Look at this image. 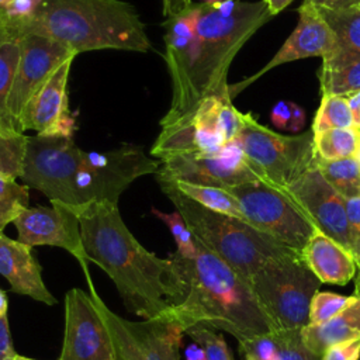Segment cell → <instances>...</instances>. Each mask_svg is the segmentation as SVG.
Listing matches in <instances>:
<instances>
[{
	"label": "cell",
	"mask_w": 360,
	"mask_h": 360,
	"mask_svg": "<svg viewBox=\"0 0 360 360\" xmlns=\"http://www.w3.org/2000/svg\"><path fill=\"white\" fill-rule=\"evenodd\" d=\"M75 212L89 262L107 273L129 312L150 319L183 302L184 284L176 264L136 240L122 221L118 204L94 201Z\"/></svg>",
	"instance_id": "6da1fadb"
},
{
	"label": "cell",
	"mask_w": 360,
	"mask_h": 360,
	"mask_svg": "<svg viewBox=\"0 0 360 360\" xmlns=\"http://www.w3.org/2000/svg\"><path fill=\"white\" fill-rule=\"evenodd\" d=\"M197 240V239H195ZM184 284V300L166 316L186 330L205 326L232 335L238 343L277 332L248 281L197 240V253L169 255Z\"/></svg>",
	"instance_id": "7a4b0ae2"
},
{
	"label": "cell",
	"mask_w": 360,
	"mask_h": 360,
	"mask_svg": "<svg viewBox=\"0 0 360 360\" xmlns=\"http://www.w3.org/2000/svg\"><path fill=\"white\" fill-rule=\"evenodd\" d=\"M271 17L266 1L240 3L229 17L201 3L195 39L181 76L172 83V101L160 120L170 127L188 117L210 96H231L226 82L231 62L243 44Z\"/></svg>",
	"instance_id": "3957f363"
},
{
	"label": "cell",
	"mask_w": 360,
	"mask_h": 360,
	"mask_svg": "<svg viewBox=\"0 0 360 360\" xmlns=\"http://www.w3.org/2000/svg\"><path fill=\"white\" fill-rule=\"evenodd\" d=\"M14 34L52 38L76 55L101 49H150L138 11L122 0H42L37 15Z\"/></svg>",
	"instance_id": "277c9868"
},
{
	"label": "cell",
	"mask_w": 360,
	"mask_h": 360,
	"mask_svg": "<svg viewBox=\"0 0 360 360\" xmlns=\"http://www.w3.org/2000/svg\"><path fill=\"white\" fill-rule=\"evenodd\" d=\"M156 180L176 211L184 218L194 238L245 281L249 283L252 276L269 260L294 252L242 219L201 207L184 195L170 180L162 177H156Z\"/></svg>",
	"instance_id": "5b68a950"
},
{
	"label": "cell",
	"mask_w": 360,
	"mask_h": 360,
	"mask_svg": "<svg viewBox=\"0 0 360 360\" xmlns=\"http://www.w3.org/2000/svg\"><path fill=\"white\" fill-rule=\"evenodd\" d=\"M321 284L297 252L269 260L249 280L277 332L302 329L309 323V305Z\"/></svg>",
	"instance_id": "8992f818"
},
{
	"label": "cell",
	"mask_w": 360,
	"mask_h": 360,
	"mask_svg": "<svg viewBox=\"0 0 360 360\" xmlns=\"http://www.w3.org/2000/svg\"><path fill=\"white\" fill-rule=\"evenodd\" d=\"M236 141L263 181L283 190L315 162L312 132L285 136L259 124L249 112L242 117Z\"/></svg>",
	"instance_id": "52a82bcc"
},
{
	"label": "cell",
	"mask_w": 360,
	"mask_h": 360,
	"mask_svg": "<svg viewBox=\"0 0 360 360\" xmlns=\"http://www.w3.org/2000/svg\"><path fill=\"white\" fill-rule=\"evenodd\" d=\"M238 200L246 222L277 242L301 253L316 231L301 207L283 188L266 181L228 188Z\"/></svg>",
	"instance_id": "ba28073f"
},
{
	"label": "cell",
	"mask_w": 360,
	"mask_h": 360,
	"mask_svg": "<svg viewBox=\"0 0 360 360\" xmlns=\"http://www.w3.org/2000/svg\"><path fill=\"white\" fill-rule=\"evenodd\" d=\"M159 169V162L135 145H124L103 152L83 150L75 181L77 208L94 201L118 204L120 195L136 179L156 174Z\"/></svg>",
	"instance_id": "9c48e42d"
},
{
	"label": "cell",
	"mask_w": 360,
	"mask_h": 360,
	"mask_svg": "<svg viewBox=\"0 0 360 360\" xmlns=\"http://www.w3.org/2000/svg\"><path fill=\"white\" fill-rule=\"evenodd\" d=\"M83 150L72 138L28 136L24 172L25 186L41 191L51 204L77 208L76 174Z\"/></svg>",
	"instance_id": "30bf717a"
},
{
	"label": "cell",
	"mask_w": 360,
	"mask_h": 360,
	"mask_svg": "<svg viewBox=\"0 0 360 360\" xmlns=\"http://www.w3.org/2000/svg\"><path fill=\"white\" fill-rule=\"evenodd\" d=\"M89 288L110 332L117 360H180L184 330L179 323L166 316L125 319L104 304L94 285Z\"/></svg>",
	"instance_id": "8fae6325"
},
{
	"label": "cell",
	"mask_w": 360,
	"mask_h": 360,
	"mask_svg": "<svg viewBox=\"0 0 360 360\" xmlns=\"http://www.w3.org/2000/svg\"><path fill=\"white\" fill-rule=\"evenodd\" d=\"M156 176L226 190L246 183L263 181L236 139L212 153H187L167 158L162 160Z\"/></svg>",
	"instance_id": "7c38bea8"
},
{
	"label": "cell",
	"mask_w": 360,
	"mask_h": 360,
	"mask_svg": "<svg viewBox=\"0 0 360 360\" xmlns=\"http://www.w3.org/2000/svg\"><path fill=\"white\" fill-rule=\"evenodd\" d=\"M20 38V60L15 70L8 111L17 131H21L24 111L32 97L68 59L76 53L66 45L38 34H22Z\"/></svg>",
	"instance_id": "4fadbf2b"
},
{
	"label": "cell",
	"mask_w": 360,
	"mask_h": 360,
	"mask_svg": "<svg viewBox=\"0 0 360 360\" xmlns=\"http://www.w3.org/2000/svg\"><path fill=\"white\" fill-rule=\"evenodd\" d=\"M59 360H117L110 332L91 294L72 288L65 295V335Z\"/></svg>",
	"instance_id": "5bb4252c"
},
{
	"label": "cell",
	"mask_w": 360,
	"mask_h": 360,
	"mask_svg": "<svg viewBox=\"0 0 360 360\" xmlns=\"http://www.w3.org/2000/svg\"><path fill=\"white\" fill-rule=\"evenodd\" d=\"M13 224L20 242L31 248L48 245L69 252L82 266L89 287L93 285L87 270L89 259L82 240L79 218L72 208L62 204L27 207Z\"/></svg>",
	"instance_id": "9a60e30c"
},
{
	"label": "cell",
	"mask_w": 360,
	"mask_h": 360,
	"mask_svg": "<svg viewBox=\"0 0 360 360\" xmlns=\"http://www.w3.org/2000/svg\"><path fill=\"white\" fill-rule=\"evenodd\" d=\"M285 191L301 207L316 231L350 250L345 198L323 179L315 162Z\"/></svg>",
	"instance_id": "2e32d148"
},
{
	"label": "cell",
	"mask_w": 360,
	"mask_h": 360,
	"mask_svg": "<svg viewBox=\"0 0 360 360\" xmlns=\"http://www.w3.org/2000/svg\"><path fill=\"white\" fill-rule=\"evenodd\" d=\"M73 59L70 58L62 63L32 97L21 120L22 132L32 129L39 136H73L76 118L69 108L68 100V80Z\"/></svg>",
	"instance_id": "e0dca14e"
},
{
	"label": "cell",
	"mask_w": 360,
	"mask_h": 360,
	"mask_svg": "<svg viewBox=\"0 0 360 360\" xmlns=\"http://www.w3.org/2000/svg\"><path fill=\"white\" fill-rule=\"evenodd\" d=\"M298 13L300 20L295 30L285 39L277 53L270 59V62L250 80L259 77L260 75L278 65L309 56L323 58L335 49V35L328 22L322 18L319 10L314 6L302 3L298 8Z\"/></svg>",
	"instance_id": "ac0fdd59"
},
{
	"label": "cell",
	"mask_w": 360,
	"mask_h": 360,
	"mask_svg": "<svg viewBox=\"0 0 360 360\" xmlns=\"http://www.w3.org/2000/svg\"><path fill=\"white\" fill-rule=\"evenodd\" d=\"M0 274L10 283V290L45 305H55L56 298L42 280V269L32 255V248L0 232Z\"/></svg>",
	"instance_id": "d6986e66"
},
{
	"label": "cell",
	"mask_w": 360,
	"mask_h": 360,
	"mask_svg": "<svg viewBox=\"0 0 360 360\" xmlns=\"http://www.w3.org/2000/svg\"><path fill=\"white\" fill-rule=\"evenodd\" d=\"M301 257L321 283L346 285L357 274L353 253L319 231L309 238Z\"/></svg>",
	"instance_id": "ffe728a7"
},
{
	"label": "cell",
	"mask_w": 360,
	"mask_h": 360,
	"mask_svg": "<svg viewBox=\"0 0 360 360\" xmlns=\"http://www.w3.org/2000/svg\"><path fill=\"white\" fill-rule=\"evenodd\" d=\"M200 13L201 3L193 4L186 11L167 18L165 22V60L172 82L177 80L181 76L187 65L197 34V22Z\"/></svg>",
	"instance_id": "44dd1931"
},
{
	"label": "cell",
	"mask_w": 360,
	"mask_h": 360,
	"mask_svg": "<svg viewBox=\"0 0 360 360\" xmlns=\"http://www.w3.org/2000/svg\"><path fill=\"white\" fill-rule=\"evenodd\" d=\"M301 336L305 346L319 356L336 343L360 339V297L356 295L353 304L332 319L319 325L304 326Z\"/></svg>",
	"instance_id": "7402d4cb"
},
{
	"label": "cell",
	"mask_w": 360,
	"mask_h": 360,
	"mask_svg": "<svg viewBox=\"0 0 360 360\" xmlns=\"http://www.w3.org/2000/svg\"><path fill=\"white\" fill-rule=\"evenodd\" d=\"M319 72L322 94L349 97L360 91V53L335 48L323 58Z\"/></svg>",
	"instance_id": "603a6c76"
},
{
	"label": "cell",
	"mask_w": 360,
	"mask_h": 360,
	"mask_svg": "<svg viewBox=\"0 0 360 360\" xmlns=\"http://www.w3.org/2000/svg\"><path fill=\"white\" fill-rule=\"evenodd\" d=\"M159 177V176H156ZM165 179V177H162ZM170 180V179H167ZM184 195H187L190 200L195 201L201 207L225 214L238 219H242L246 222V218L242 212V208L238 202V200L226 190L221 187H214V186H202V184H194V183H186V181H177V180H170Z\"/></svg>",
	"instance_id": "cb8c5ba5"
},
{
	"label": "cell",
	"mask_w": 360,
	"mask_h": 360,
	"mask_svg": "<svg viewBox=\"0 0 360 360\" xmlns=\"http://www.w3.org/2000/svg\"><path fill=\"white\" fill-rule=\"evenodd\" d=\"M315 165L323 179L345 198L360 197V162L356 156L325 160L315 156Z\"/></svg>",
	"instance_id": "d4e9b609"
},
{
	"label": "cell",
	"mask_w": 360,
	"mask_h": 360,
	"mask_svg": "<svg viewBox=\"0 0 360 360\" xmlns=\"http://www.w3.org/2000/svg\"><path fill=\"white\" fill-rule=\"evenodd\" d=\"M318 10L335 35V48L360 53V8L353 6Z\"/></svg>",
	"instance_id": "484cf974"
},
{
	"label": "cell",
	"mask_w": 360,
	"mask_h": 360,
	"mask_svg": "<svg viewBox=\"0 0 360 360\" xmlns=\"http://www.w3.org/2000/svg\"><path fill=\"white\" fill-rule=\"evenodd\" d=\"M20 38L15 34L8 37L0 45V127L6 129H15L8 111V101L20 60Z\"/></svg>",
	"instance_id": "4316f807"
},
{
	"label": "cell",
	"mask_w": 360,
	"mask_h": 360,
	"mask_svg": "<svg viewBox=\"0 0 360 360\" xmlns=\"http://www.w3.org/2000/svg\"><path fill=\"white\" fill-rule=\"evenodd\" d=\"M314 136L315 156L325 160H338L356 156L359 131L353 128H332Z\"/></svg>",
	"instance_id": "83f0119b"
},
{
	"label": "cell",
	"mask_w": 360,
	"mask_h": 360,
	"mask_svg": "<svg viewBox=\"0 0 360 360\" xmlns=\"http://www.w3.org/2000/svg\"><path fill=\"white\" fill-rule=\"evenodd\" d=\"M28 135L0 127V179H21Z\"/></svg>",
	"instance_id": "f1b7e54d"
},
{
	"label": "cell",
	"mask_w": 360,
	"mask_h": 360,
	"mask_svg": "<svg viewBox=\"0 0 360 360\" xmlns=\"http://www.w3.org/2000/svg\"><path fill=\"white\" fill-rule=\"evenodd\" d=\"M332 128H353L349 101L343 96L322 94L311 132L312 135H318Z\"/></svg>",
	"instance_id": "f546056e"
},
{
	"label": "cell",
	"mask_w": 360,
	"mask_h": 360,
	"mask_svg": "<svg viewBox=\"0 0 360 360\" xmlns=\"http://www.w3.org/2000/svg\"><path fill=\"white\" fill-rule=\"evenodd\" d=\"M30 187L14 179H0V232L28 207Z\"/></svg>",
	"instance_id": "4dcf8cb0"
},
{
	"label": "cell",
	"mask_w": 360,
	"mask_h": 360,
	"mask_svg": "<svg viewBox=\"0 0 360 360\" xmlns=\"http://www.w3.org/2000/svg\"><path fill=\"white\" fill-rule=\"evenodd\" d=\"M356 300V295H340L335 294L332 291H318L311 301L309 305V323L308 325H319L323 323L338 314H340L343 309H346L353 301Z\"/></svg>",
	"instance_id": "1f68e13d"
},
{
	"label": "cell",
	"mask_w": 360,
	"mask_h": 360,
	"mask_svg": "<svg viewBox=\"0 0 360 360\" xmlns=\"http://www.w3.org/2000/svg\"><path fill=\"white\" fill-rule=\"evenodd\" d=\"M152 214H155L162 222H165L177 245V253L184 257H193L197 253V240L186 224L184 218L179 211L163 212L158 208H152Z\"/></svg>",
	"instance_id": "d6a6232c"
},
{
	"label": "cell",
	"mask_w": 360,
	"mask_h": 360,
	"mask_svg": "<svg viewBox=\"0 0 360 360\" xmlns=\"http://www.w3.org/2000/svg\"><path fill=\"white\" fill-rule=\"evenodd\" d=\"M186 335L205 350L208 360H233L224 336L218 330L205 326H193L186 330Z\"/></svg>",
	"instance_id": "836d02e7"
},
{
	"label": "cell",
	"mask_w": 360,
	"mask_h": 360,
	"mask_svg": "<svg viewBox=\"0 0 360 360\" xmlns=\"http://www.w3.org/2000/svg\"><path fill=\"white\" fill-rule=\"evenodd\" d=\"M278 343L277 360H322V356L311 352L302 342L301 329L276 332Z\"/></svg>",
	"instance_id": "e575fe53"
},
{
	"label": "cell",
	"mask_w": 360,
	"mask_h": 360,
	"mask_svg": "<svg viewBox=\"0 0 360 360\" xmlns=\"http://www.w3.org/2000/svg\"><path fill=\"white\" fill-rule=\"evenodd\" d=\"M239 353L243 360H277L278 343L276 332L239 342Z\"/></svg>",
	"instance_id": "d590c367"
},
{
	"label": "cell",
	"mask_w": 360,
	"mask_h": 360,
	"mask_svg": "<svg viewBox=\"0 0 360 360\" xmlns=\"http://www.w3.org/2000/svg\"><path fill=\"white\" fill-rule=\"evenodd\" d=\"M270 120L273 125L280 129L297 132L305 124V112L295 103L278 101L270 112Z\"/></svg>",
	"instance_id": "8d00e7d4"
},
{
	"label": "cell",
	"mask_w": 360,
	"mask_h": 360,
	"mask_svg": "<svg viewBox=\"0 0 360 360\" xmlns=\"http://www.w3.org/2000/svg\"><path fill=\"white\" fill-rule=\"evenodd\" d=\"M42 0H8L3 8L13 32L28 24L38 13Z\"/></svg>",
	"instance_id": "74e56055"
},
{
	"label": "cell",
	"mask_w": 360,
	"mask_h": 360,
	"mask_svg": "<svg viewBox=\"0 0 360 360\" xmlns=\"http://www.w3.org/2000/svg\"><path fill=\"white\" fill-rule=\"evenodd\" d=\"M347 222H349V239H350V250L360 264V197L345 200Z\"/></svg>",
	"instance_id": "f35d334b"
},
{
	"label": "cell",
	"mask_w": 360,
	"mask_h": 360,
	"mask_svg": "<svg viewBox=\"0 0 360 360\" xmlns=\"http://www.w3.org/2000/svg\"><path fill=\"white\" fill-rule=\"evenodd\" d=\"M7 314H8V298H7V294L0 288V360H6L13 354H15Z\"/></svg>",
	"instance_id": "ab89813d"
},
{
	"label": "cell",
	"mask_w": 360,
	"mask_h": 360,
	"mask_svg": "<svg viewBox=\"0 0 360 360\" xmlns=\"http://www.w3.org/2000/svg\"><path fill=\"white\" fill-rule=\"evenodd\" d=\"M322 360H360V339L336 343L328 347Z\"/></svg>",
	"instance_id": "60d3db41"
},
{
	"label": "cell",
	"mask_w": 360,
	"mask_h": 360,
	"mask_svg": "<svg viewBox=\"0 0 360 360\" xmlns=\"http://www.w3.org/2000/svg\"><path fill=\"white\" fill-rule=\"evenodd\" d=\"M194 3L191 0H162L163 6V15L166 18L174 17L187 8H190Z\"/></svg>",
	"instance_id": "b9f144b4"
},
{
	"label": "cell",
	"mask_w": 360,
	"mask_h": 360,
	"mask_svg": "<svg viewBox=\"0 0 360 360\" xmlns=\"http://www.w3.org/2000/svg\"><path fill=\"white\" fill-rule=\"evenodd\" d=\"M347 101H349V107H350L353 127L360 129V91L349 96Z\"/></svg>",
	"instance_id": "7bdbcfd3"
},
{
	"label": "cell",
	"mask_w": 360,
	"mask_h": 360,
	"mask_svg": "<svg viewBox=\"0 0 360 360\" xmlns=\"http://www.w3.org/2000/svg\"><path fill=\"white\" fill-rule=\"evenodd\" d=\"M186 360H208L205 350L198 343H190L184 350Z\"/></svg>",
	"instance_id": "ee69618b"
},
{
	"label": "cell",
	"mask_w": 360,
	"mask_h": 360,
	"mask_svg": "<svg viewBox=\"0 0 360 360\" xmlns=\"http://www.w3.org/2000/svg\"><path fill=\"white\" fill-rule=\"evenodd\" d=\"M269 13L273 15H276L277 13H280L281 10H284L292 0H264Z\"/></svg>",
	"instance_id": "f6af8a7d"
},
{
	"label": "cell",
	"mask_w": 360,
	"mask_h": 360,
	"mask_svg": "<svg viewBox=\"0 0 360 360\" xmlns=\"http://www.w3.org/2000/svg\"><path fill=\"white\" fill-rule=\"evenodd\" d=\"M14 32H13V30L10 28V25H8V22H7V18H6V15H4V11H3V8H0V45L8 38V37H11Z\"/></svg>",
	"instance_id": "bcb514c9"
},
{
	"label": "cell",
	"mask_w": 360,
	"mask_h": 360,
	"mask_svg": "<svg viewBox=\"0 0 360 360\" xmlns=\"http://www.w3.org/2000/svg\"><path fill=\"white\" fill-rule=\"evenodd\" d=\"M304 4L314 6L316 8H335L336 0H304Z\"/></svg>",
	"instance_id": "7dc6e473"
},
{
	"label": "cell",
	"mask_w": 360,
	"mask_h": 360,
	"mask_svg": "<svg viewBox=\"0 0 360 360\" xmlns=\"http://www.w3.org/2000/svg\"><path fill=\"white\" fill-rule=\"evenodd\" d=\"M360 0H336V7L335 8H343V7H353L357 6Z\"/></svg>",
	"instance_id": "c3c4849f"
},
{
	"label": "cell",
	"mask_w": 360,
	"mask_h": 360,
	"mask_svg": "<svg viewBox=\"0 0 360 360\" xmlns=\"http://www.w3.org/2000/svg\"><path fill=\"white\" fill-rule=\"evenodd\" d=\"M354 295L360 297V264H357V274L354 277Z\"/></svg>",
	"instance_id": "681fc988"
},
{
	"label": "cell",
	"mask_w": 360,
	"mask_h": 360,
	"mask_svg": "<svg viewBox=\"0 0 360 360\" xmlns=\"http://www.w3.org/2000/svg\"><path fill=\"white\" fill-rule=\"evenodd\" d=\"M6 360H34V359H30V357H25V356H21V354H13L11 357L6 359Z\"/></svg>",
	"instance_id": "f907efd6"
},
{
	"label": "cell",
	"mask_w": 360,
	"mask_h": 360,
	"mask_svg": "<svg viewBox=\"0 0 360 360\" xmlns=\"http://www.w3.org/2000/svg\"><path fill=\"white\" fill-rule=\"evenodd\" d=\"M357 129V128H356ZM359 131V143H357V150H356V158L359 159V162H360V129H357Z\"/></svg>",
	"instance_id": "816d5d0a"
},
{
	"label": "cell",
	"mask_w": 360,
	"mask_h": 360,
	"mask_svg": "<svg viewBox=\"0 0 360 360\" xmlns=\"http://www.w3.org/2000/svg\"><path fill=\"white\" fill-rule=\"evenodd\" d=\"M219 1H222V0H204L202 3H205V4H217V3H219Z\"/></svg>",
	"instance_id": "f5cc1de1"
},
{
	"label": "cell",
	"mask_w": 360,
	"mask_h": 360,
	"mask_svg": "<svg viewBox=\"0 0 360 360\" xmlns=\"http://www.w3.org/2000/svg\"><path fill=\"white\" fill-rule=\"evenodd\" d=\"M7 3H8V0H0V8H4Z\"/></svg>",
	"instance_id": "db71d44e"
},
{
	"label": "cell",
	"mask_w": 360,
	"mask_h": 360,
	"mask_svg": "<svg viewBox=\"0 0 360 360\" xmlns=\"http://www.w3.org/2000/svg\"><path fill=\"white\" fill-rule=\"evenodd\" d=\"M357 7H359V8H360V3H359V4H357Z\"/></svg>",
	"instance_id": "11a10c76"
}]
</instances>
